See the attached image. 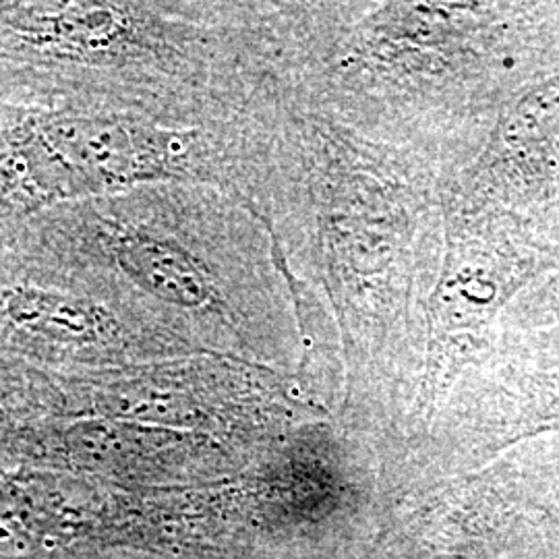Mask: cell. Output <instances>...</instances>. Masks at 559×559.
Here are the masks:
<instances>
[{"label": "cell", "instance_id": "1", "mask_svg": "<svg viewBox=\"0 0 559 559\" xmlns=\"http://www.w3.org/2000/svg\"><path fill=\"white\" fill-rule=\"evenodd\" d=\"M110 251L120 270L160 299L193 309L212 300L205 272L173 240L145 228H115Z\"/></svg>", "mask_w": 559, "mask_h": 559}]
</instances>
